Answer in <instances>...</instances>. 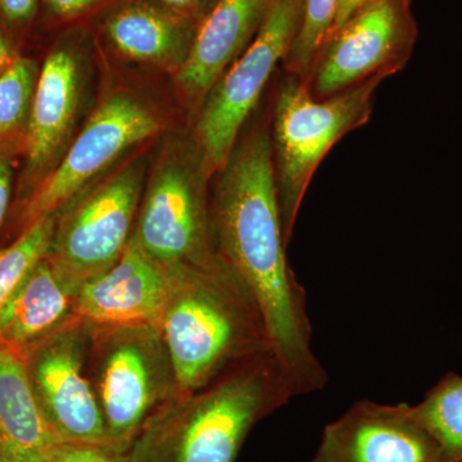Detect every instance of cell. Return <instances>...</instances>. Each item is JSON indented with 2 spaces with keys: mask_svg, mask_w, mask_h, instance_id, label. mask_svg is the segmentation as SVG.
<instances>
[{
  "mask_svg": "<svg viewBox=\"0 0 462 462\" xmlns=\"http://www.w3.org/2000/svg\"><path fill=\"white\" fill-rule=\"evenodd\" d=\"M218 172L211 205L216 252L256 300L296 397L321 391L328 375L312 349L306 291L285 254L272 135L252 133Z\"/></svg>",
  "mask_w": 462,
  "mask_h": 462,
  "instance_id": "cell-1",
  "label": "cell"
},
{
  "mask_svg": "<svg viewBox=\"0 0 462 462\" xmlns=\"http://www.w3.org/2000/svg\"><path fill=\"white\" fill-rule=\"evenodd\" d=\"M296 397L272 349L158 409L130 462H236L254 425Z\"/></svg>",
  "mask_w": 462,
  "mask_h": 462,
  "instance_id": "cell-2",
  "label": "cell"
},
{
  "mask_svg": "<svg viewBox=\"0 0 462 462\" xmlns=\"http://www.w3.org/2000/svg\"><path fill=\"white\" fill-rule=\"evenodd\" d=\"M169 270L158 329L181 394L199 391L272 349L256 300L224 261Z\"/></svg>",
  "mask_w": 462,
  "mask_h": 462,
  "instance_id": "cell-3",
  "label": "cell"
},
{
  "mask_svg": "<svg viewBox=\"0 0 462 462\" xmlns=\"http://www.w3.org/2000/svg\"><path fill=\"white\" fill-rule=\"evenodd\" d=\"M388 76H374L363 84L324 99L316 98L297 76L282 84L273 111L272 144L279 208L287 243L321 161L346 134L369 120L374 94Z\"/></svg>",
  "mask_w": 462,
  "mask_h": 462,
  "instance_id": "cell-4",
  "label": "cell"
},
{
  "mask_svg": "<svg viewBox=\"0 0 462 462\" xmlns=\"http://www.w3.org/2000/svg\"><path fill=\"white\" fill-rule=\"evenodd\" d=\"M91 328L93 374H88L108 446L127 454L143 425L180 389L157 325Z\"/></svg>",
  "mask_w": 462,
  "mask_h": 462,
  "instance_id": "cell-5",
  "label": "cell"
},
{
  "mask_svg": "<svg viewBox=\"0 0 462 462\" xmlns=\"http://www.w3.org/2000/svg\"><path fill=\"white\" fill-rule=\"evenodd\" d=\"M208 176L199 149L196 154H170L152 175L133 236L163 266H214L223 261L212 234Z\"/></svg>",
  "mask_w": 462,
  "mask_h": 462,
  "instance_id": "cell-6",
  "label": "cell"
},
{
  "mask_svg": "<svg viewBox=\"0 0 462 462\" xmlns=\"http://www.w3.org/2000/svg\"><path fill=\"white\" fill-rule=\"evenodd\" d=\"M303 0H273L247 50L225 71L203 99L196 142L207 171L218 172L229 160L248 116L296 36Z\"/></svg>",
  "mask_w": 462,
  "mask_h": 462,
  "instance_id": "cell-7",
  "label": "cell"
},
{
  "mask_svg": "<svg viewBox=\"0 0 462 462\" xmlns=\"http://www.w3.org/2000/svg\"><path fill=\"white\" fill-rule=\"evenodd\" d=\"M142 193V167L134 163L57 212L47 258L76 293L123 256Z\"/></svg>",
  "mask_w": 462,
  "mask_h": 462,
  "instance_id": "cell-8",
  "label": "cell"
},
{
  "mask_svg": "<svg viewBox=\"0 0 462 462\" xmlns=\"http://www.w3.org/2000/svg\"><path fill=\"white\" fill-rule=\"evenodd\" d=\"M93 328L75 319L21 356L33 396L57 442L108 445L88 374Z\"/></svg>",
  "mask_w": 462,
  "mask_h": 462,
  "instance_id": "cell-9",
  "label": "cell"
},
{
  "mask_svg": "<svg viewBox=\"0 0 462 462\" xmlns=\"http://www.w3.org/2000/svg\"><path fill=\"white\" fill-rule=\"evenodd\" d=\"M409 0H370L331 32L311 71L319 99L402 69L415 41Z\"/></svg>",
  "mask_w": 462,
  "mask_h": 462,
  "instance_id": "cell-10",
  "label": "cell"
},
{
  "mask_svg": "<svg viewBox=\"0 0 462 462\" xmlns=\"http://www.w3.org/2000/svg\"><path fill=\"white\" fill-rule=\"evenodd\" d=\"M160 130L156 116L126 96L103 103L79 134L63 160L21 207V231L42 215L58 212L127 149ZM20 231V233H21Z\"/></svg>",
  "mask_w": 462,
  "mask_h": 462,
  "instance_id": "cell-11",
  "label": "cell"
},
{
  "mask_svg": "<svg viewBox=\"0 0 462 462\" xmlns=\"http://www.w3.org/2000/svg\"><path fill=\"white\" fill-rule=\"evenodd\" d=\"M310 462H452L410 404L357 401L322 431Z\"/></svg>",
  "mask_w": 462,
  "mask_h": 462,
  "instance_id": "cell-12",
  "label": "cell"
},
{
  "mask_svg": "<svg viewBox=\"0 0 462 462\" xmlns=\"http://www.w3.org/2000/svg\"><path fill=\"white\" fill-rule=\"evenodd\" d=\"M169 284V267L149 257L132 236L114 266L78 289L76 318L96 328L158 327Z\"/></svg>",
  "mask_w": 462,
  "mask_h": 462,
  "instance_id": "cell-13",
  "label": "cell"
},
{
  "mask_svg": "<svg viewBox=\"0 0 462 462\" xmlns=\"http://www.w3.org/2000/svg\"><path fill=\"white\" fill-rule=\"evenodd\" d=\"M79 99V67L67 51L47 57L39 72L26 127V163L18 199L21 205L38 189L65 144ZM21 206V207H23Z\"/></svg>",
  "mask_w": 462,
  "mask_h": 462,
  "instance_id": "cell-14",
  "label": "cell"
},
{
  "mask_svg": "<svg viewBox=\"0 0 462 462\" xmlns=\"http://www.w3.org/2000/svg\"><path fill=\"white\" fill-rule=\"evenodd\" d=\"M272 3L273 0H216L176 72L179 85L189 98H206L254 41Z\"/></svg>",
  "mask_w": 462,
  "mask_h": 462,
  "instance_id": "cell-15",
  "label": "cell"
},
{
  "mask_svg": "<svg viewBox=\"0 0 462 462\" xmlns=\"http://www.w3.org/2000/svg\"><path fill=\"white\" fill-rule=\"evenodd\" d=\"M76 291L47 256L26 276L0 319V346L23 356L74 321Z\"/></svg>",
  "mask_w": 462,
  "mask_h": 462,
  "instance_id": "cell-16",
  "label": "cell"
},
{
  "mask_svg": "<svg viewBox=\"0 0 462 462\" xmlns=\"http://www.w3.org/2000/svg\"><path fill=\"white\" fill-rule=\"evenodd\" d=\"M33 396L23 357L0 346V452L5 462H44L56 445Z\"/></svg>",
  "mask_w": 462,
  "mask_h": 462,
  "instance_id": "cell-17",
  "label": "cell"
},
{
  "mask_svg": "<svg viewBox=\"0 0 462 462\" xmlns=\"http://www.w3.org/2000/svg\"><path fill=\"white\" fill-rule=\"evenodd\" d=\"M109 39L125 56L141 62L175 67L178 72L189 53L196 32L178 14L148 5L123 9L109 20Z\"/></svg>",
  "mask_w": 462,
  "mask_h": 462,
  "instance_id": "cell-18",
  "label": "cell"
},
{
  "mask_svg": "<svg viewBox=\"0 0 462 462\" xmlns=\"http://www.w3.org/2000/svg\"><path fill=\"white\" fill-rule=\"evenodd\" d=\"M412 407L422 427L452 462H462V376L447 374Z\"/></svg>",
  "mask_w": 462,
  "mask_h": 462,
  "instance_id": "cell-19",
  "label": "cell"
},
{
  "mask_svg": "<svg viewBox=\"0 0 462 462\" xmlns=\"http://www.w3.org/2000/svg\"><path fill=\"white\" fill-rule=\"evenodd\" d=\"M57 217V212L41 216L11 245L0 248V319L33 266L47 256Z\"/></svg>",
  "mask_w": 462,
  "mask_h": 462,
  "instance_id": "cell-20",
  "label": "cell"
},
{
  "mask_svg": "<svg viewBox=\"0 0 462 462\" xmlns=\"http://www.w3.org/2000/svg\"><path fill=\"white\" fill-rule=\"evenodd\" d=\"M39 72L32 60L18 57L0 75V145L26 132Z\"/></svg>",
  "mask_w": 462,
  "mask_h": 462,
  "instance_id": "cell-21",
  "label": "cell"
},
{
  "mask_svg": "<svg viewBox=\"0 0 462 462\" xmlns=\"http://www.w3.org/2000/svg\"><path fill=\"white\" fill-rule=\"evenodd\" d=\"M338 5L339 0H303L300 26L284 60L291 75L303 79L311 74L333 29Z\"/></svg>",
  "mask_w": 462,
  "mask_h": 462,
  "instance_id": "cell-22",
  "label": "cell"
},
{
  "mask_svg": "<svg viewBox=\"0 0 462 462\" xmlns=\"http://www.w3.org/2000/svg\"><path fill=\"white\" fill-rule=\"evenodd\" d=\"M44 462H130L129 456L108 445L58 442L45 454Z\"/></svg>",
  "mask_w": 462,
  "mask_h": 462,
  "instance_id": "cell-23",
  "label": "cell"
},
{
  "mask_svg": "<svg viewBox=\"0 0 462 462\" xmlns=\"http://www.w3.org/2000/svg\"><path fill=\"white\" fill-rule=\"evenodd\" d=\"M12 189H14V172L11 161L5 154H0V230L7 220L11 208Z\"/></svg>",
  "mask_w": 462,
  "mask_h": 462,
  "instance_id": "cell-24",
  "label": "cell"
},
{
  "mask_svg": "<svg viewBox=\"0 0 462 462\" xmlns=\"http://www.w3.org/2000/svg\"><path fill=\"white\" fill-rule=\"evenodd\" d=\"M36 0H0V12L9 23H25L35 12Z\"/></svg>",
  "mask_w": 462,
  "mask_h": 462,
  "instance_id": "cell-25",
  "label": "cell"
},
{
  "mask_svg": "<svg viewBox=\"0 0 462 462\" xmlns=\"http://www.w3.org/2000/svg\"><path fill=\"white\" fill-rule=\"evenodd\" d=\"M97 0H48L51 8L60 16H74L89 7Z\"/></svg>",
  "mask_w": 462,
  "mask_h": 462,
  "instance_id": "cell-26",
  "label": "cell"
},
{
  "mask_svg": "<svg viewBox=\"0 0 462 462\" xmlns=\"http://www.w3.org/2000/svg\"><path fill=\"white\" fill-rule=\"evenodd\" d=\"M367 2H370V0H339L336 21H334L333 29H331L330 33L338 30L343 23L352 17V14H355Z\"/></svg>",
  "mask_w": 462,
  "mask_h": 462,
  "instance_id": "cell-27",
  "label": "cell"
},
{
  "mask_svg": "<svg viewBox=\"0 0 462 462\" xmlns=\"http://www.w3.org/2000/svg\"><path fill=\"white\" fill-rule=\"evenodd\" d=\"M18 57L20 56H17L5 36L0 32V75L5 74L16 62Z\"/></svg>",
  "mask_w": 462,
  "mask_h": 462,
  "instance_id": "cell-28",
  "label": "cell"
},
{
  "mask_svg": "<svg viewBox=\"0 0 462 462\" xmlns=\"http://www.w3.org/2000/svg\"><path fill=\"white\" fill-rule=\"evenodd\" d=\"M170 7L184 14H196L211 3V0H162Z\"/></svg>",
  "mask_w": 462,
  "mask_h": 462,
  "instance_id": "cell-29",
  "label": "cell"
},
{
  "mask_svg": "<svg viewBox=\"0 0 462 462\" xmlns=\"http://www.w3.org/2000/svg\"><path fill=\"white\" fill-rule=\"evenodd\" d=\"M0 462H5V460H3L2 452H0Z\"/></svg>",
  "mask_w": 462,
  "mask_h": 462,
  "instance_id": "cell-30",
  "label": "cell"
}]
</instances>
